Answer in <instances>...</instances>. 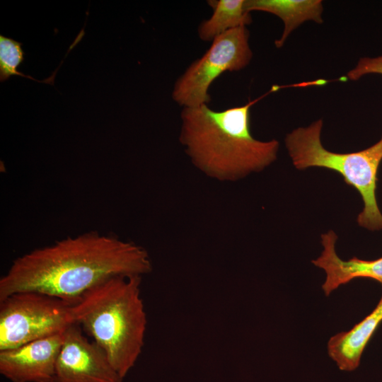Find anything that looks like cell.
<instances>
[{
	"label": "cell",
	"instance_id": "cell-8",
	"mask_svg": "<svg viewBox=\"0 0 382 382\" xmlns=\"http://www.w3.org/2000/svg\"><path fill=\"white\" fill-rule=\"evenodd\" d=\"M64 332L0 351L1 374L12 382H55Z\"/></svg>",
	"mask_w": 382,
	"mask_h": 382
},
{
	"label": "cell",
	"instance_id": "cell-13",
	"mask_svg": "<svg viewBox=\"0 0 382 382\" xmlns=\"http://www.w3.org/2000/svg\"><path fill=\"white\" fill-rule=\"evenodd\" d=\"M25 53L22 49V42L0 35V81L4 82L11 76H20L40 83L54 85L57 70L48 79L38 81L30 76L18 71V67L23 62Z\"/></svg>",
	"mask_w": 382,
	"mask_h": 382
},
{
	"label": "cell",
	"instance_id": "cell-2",
	"mask_svg": "<svg viewBox=\"0 0 382 382\" xmlns=\"http://www.w3.org/2000/svg\"><path fill=\"white\" fill-rule=\"evenodd\" d=\"M254 103L222 110L208 104L183 109L180 140L198 168L218 179L233 180L260 171L277 159L279 141H261L251 134Z\"/></svg>",
	"mask_w": 382,
	"mask_h": 382
},
{
	"label": "cell",
	"instance_id": "cell-7",
	"mask_svg": "<svg viewBox=\"0 0 382 382\" xmlns=\"http://www.w3.org/2000/svg\"><path fill=\"white\" fill-rule=\"evenodd\" d=\"M105 351L90 342L82 328L71 323L64 340L56 364L55 382H122Z\"/></svg>",
	"mask_w": 382,
	"mask_h": 382
},
{
	"label": "cell",
	"instance_id": "cell-5",
	"mask_svg": "<svg viewBox=\"0 0 382 382\" xmlns=\"http://www.w3.org/2000/svg\"><path fill=\"white\" fill-rule=\"evenodd\" d=\"M71 304L34 291L0 300V351L64 332L71 324Z\"/></svg>",
	"mask_w": 382,
	"mask_h": 382
},
{
	"label": "cell",
	"instance_id": "cell-1",
	"mask_svg": "<svg viewBox=\"0 0 382 382\" xmlns=\"http://www.w3.org/2000/svg\"><path fill=\"white\" fill-rule=\"evenodd\" d=\"M151 271L149 255L142 247L90 231L14 260L0 279V300L16 292L34 291L72 305L108 279L141 277Z\"/></svg>",
	"mask_w": 382,
	"mask_h": 382
},
{
	"label": "cell",
	"instance_id": "cell-4",
	"mask_svg": "<svg viewBox=\"0 0 382 382\" xmlns=\"http://www.w3.org/2000/svg\"><path fill=\"white\" fill-rule=\"evenodd\" d=\"M323 120L318 119L286 134L285 146L294 166L298 170L323 168L340 174L362 199L363 209L357 219L359 226L371 231L382 230V213L376 197L377 173L382 161V137L365 149L337 153L323 145Z\"/></svg>",
	"mask_w": 382,
	"mask_h": 382
},
{
	"label": "cell",
	"instance_id": "cell-3",
	"mask_svg": "<svg viewBox=\"0 0 382 382\" xmlns=\"http://www.w3.org/2000/svg\"><path fill=\"white\" fill-rule=\"evenodd\" d=\"M141 282V276L113 277L88 291L69 308L71 323L93 338L123 378L144 345L147 318Z\"/></svg>",
	"mask_w": 382,
	"mask_h": 382
},
{
	"label": "cell",
	"instance_id": "cell-9",
	"mask_svg": "<svg viewBox=\"0 0 382 382\" xmlns=\"http://www.w3.org/2000/svg\"><path fill=\"white\" fill-rule=\"evenodd\" d=\"M320 238L323 250L318 258L312 260V263L325 272L322 289L326 296L340 286L357 278L372 279L382 284V257L372 260L357 257L344 260L336 253L337 236L334 231L323 233Z\"/></svg>",
	"mask_w": 382,
	"mask_h": 382
},
{
	"label": "cell",
	"instance_id": "cell-11",
	"mask_svg": "<svg viewBox=\"0 0 382 382\" xmlns=\"http://www.w3.org/2000/svg\"><path fill=\"white\" fill-rule=\"evenodd\" d=\"M244 7L249 13L267 12L282 20L284 28L279 38L274 42L277 48L283 47L291 33L303 23L323 22L321 0H245Z\"/></svg>",
	"mask_w": 382,
	"mask_h": 382
},
{
	"label": "cell",
	"instance_id": "cell-10",
	"mask_svg": "<svg viewBox=\"0 0 382 382\" xmlns=\"http://www.w3.org/2000/svg\"><path fill=\"white\" fill-rule=\"evenodd\" d=\"M381 322L382 295L376 308L361 322L329 340L328 354L340 369L353 371L358 367L366 346Z\"/></svg>",
	"mask_w": 382,
	"mask_h": 382
},
{
	"label": "cell",
	"instance_id": "cell-6",
	"mask_svg": "<svg viewBox=\"0 0 382 382\" xmlns=\"http://www.w3.org/2000/svg\"><path fill=\"white\" fill-rule=\"evenodd\" d=\"M249 38L245 26L216 37L206 52L175 81L173 100L183 108L208 104L211 100L209 88L218 77L226 71H241L251 62L253 52Z\"/></svg>",
	"mask_w": 382,
	"mask_h": 382
},
{
	"label": "cell",
	"instance_id": "cell-12",
	"mask_svg": "<svg viewBox=\"0 0 382 382\" xmlns=\"http://www.w3.org/2000/svg\"><path fill=\"white\" fill-rule=\"evenodd\" d=\"M245 0H209L208 5L213 13L198 27L199 37L212 42L219 35L232 29L252 23L250 13L244 7Z\"/></svg>",
	"mask_w": 382,
	"mask_h": 382
},
{
	"label": "cell",
	"instance_id": "cell-14",
	"mask_svg": "<svg viewBox=\"0 0 382 382\" xmlns=\"http://www.w3.org/2000/svg\"><path fill=\"white\" fill-rule=\"evenodd\" d=\"M368 74L382 75V55L359 59L354 67L347 73L346 78L357 81Z\"/></svg>",
	"mask_w": 382,
	"mask_h": 382
}]
</instances>
